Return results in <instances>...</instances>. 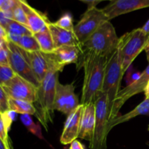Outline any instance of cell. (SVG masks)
<instances>
[{"mask_svg":"<svg viewBox=\"0 0 149 149\" xmlns=\"http://www.w3.org/2000/svg\"><path fill=\"white\" fill-rule=\"evenodd\" d=\"M12 20H13L12 11H4V10L0 11V26L6 29Z\"/></svg>","mask_w":149,"mask_h":149,"instance_id":"obj_31","label":"cell"},{"mask_svg":"<svg viewBox=\"0 0 149 149\" xmlns=\"http://www.w3.org/2000/svg\"><path fill=\"white\" fill-rule=\"evenodd\" d=\"M10 65H0V85L3 86L15 76Z\"/></svg>","mask_w":149,"mask_h":149,"instance_id":"obj_28","label":"cell"},{"mask_svg":"<svg viewBox=\"0 0 149 149\" xmlns=\"http://www.w3.org/2000/svg\"><path fill=\"white\" fill-rule=\"evenodd\" d=\"M79 105V98L75 93L74 83L63 84L58 81L55 91V110L68 116Z\"/></svg>","mask_w":149,"mask_h":149,"instance_id":"obj_11","label":"cell"},{"mask_svg":"<svg viewBox=\"0 0 149 149\" xmlns=\"http://www.w3.org/2000/svg\"><path fill=\"white\" fill-rule=\"evenodd\" d=\"M95 123V105L91 103L84 106L81 118L79 138L90 141L93 138Z\"/></svg>","mask_w":149,"mask_h":149,"instance_id":"obj_18","label":"cell"},{"mask_svg":"<svg viewBox=\"0 0 149 149\" xmlns=\"http://www.w3.org/2000/svg\"><path fill=\"white\" fill-rule=\"evenodd\" d=\"M55 23L59 27L65 29V30L70 31H74L73 17L70 13H64L56 22H55Z\"/></svg>","mask_w":149,"mask_h":149,"instance_id":"obj_27","label":"cell"},{"mask_svg":"<svg viewBox=\"0 0 149 149\" xmlns=\"http://www.w3.org/2000/svg\"><path fill=\"white\" fill-rule=\"evenodd\" d=\"M144 93H145L146 97V98H148L149 99V83L148 84V85H147V87H146L145 91H144Z\"/></svg>","mask_w":149,"mask_h":149,"instance_id":"obj_38","label":"cell"},{"mask_svg":"<svg viewBox=\"0 0 149 149\" xmlns=\"http://www.w3.org/2000/svg\"><path fill=\"white\" fill-rule=\"evenodd\" d=\"M15 45L27 52H35V51L41 50L40 47L33 34L25 35V36H21L20 40Z\"/></svg>","mask_w":149,"mask_h":149,"instance_id":"obj_23","label":"cell"},{"mask_svg":"<svg viewBox=\"0 0 149 149\" xmlns=\"http://www.w3.org/2000/svg\"><path fill=\"white\" fill-rule=\"evenodd\" d=\"M63 149H68V145H67V146H65L64 147V148H63Z\"/></svg>","mask_w":149,"mask_h":149,"instance_id":"obj_41","label":"cell"},{"mask_svg":"<svg viewBox=\"0 0 149 149\" xmlns=\"http://www.w3.org/2000/svg\"><path fill=\"white\" fill-rule=\"evenodd\" d=\"M149 83V65L141 73L139 79L130 85H127L125 88L120 90L113 103V107L109 114V121L119 115V110L125 102L131 97L145 91L146 87Z\"/></svg>","mask_w":149,"mask_h":149,"instance_id":"obj_9","label":"cell"},{"mask_svg":"<svg viewBox=\"0 0 149 149\" xmlns=\"http://www.w3.org/2000/svg\"><path fill=\"white\" fill-rule=\"evenodd\" d=\"M84 109V105L80 104L74 111L67 116L60 139L63 145H69L79 138Z\"/></svg>","mask_w":149,"mask_h":149,"instance_id":"obj_14","label":"cell"},{"mask_svg":"<svg viewBox=\"0 0 149 149\" xmlns=\"http://www.w3.org/2000/svg\"><path fill=\"white\" fill-rule=\"evenodd\" d=\"M27 54L32 70L39 83H41L46 74L51 70L60 72L52 59L51 53H46L39 50L27 52Z\"/></svg>","mask_w":149,"mask_h":149,"instance_id":"obj_13","label":"cell"},{"mask_svg":"<svg viewBox=\"0 0 149 149\" xmlns=\"http://www.w3.org/2000/svg\"><path fill=\"white\" fill-rule=\"evenodd\" d=\"M58 74L59 72L54 70H51L46 74L37 88L36 101L33 103L36 109L34 116L47 130L53 122Z\"/></svg>","mask_w":149,"mask_h":149,"instance_id":"obj_2","label":"cell"},{"mask_svg":"<svg viewBox=\"0 0 149 149\" xmlns=\"http://www.w3.org/2000/svg\"><path fill=\"white\" fill-rule=\"evenodd\" d=\"M127 75L126 79H127V85H130V84H132V83L135 82V81H137V80L139 79L140 76H141V73L135 71V70L132 68V65L128 68V69L127 70Z\"/></svg>","mask_w":149,"mask_h":149,"instance_id":"obj_32","label":"cell"},{"mask_svg":"<svg viewBox=\"0 0 149 149\" xmlns=\"http://www.w3.org/2000/svg\"><path fill=\"white\" fill-rule=\"evenodd\" d=\"M146 52L147 60H148V63H149V50H148V51H147V52Z\"/></svg>","mask_w":149,"mask_h":149,"instance_id":"obj_40","label":"cell"},{"mask_svg":"<svg viewBox=\"0 0 149 149\" xmlns=\"http://www.w3.org/2000/svg\"><path fill=\"white\" fill-rule=\"evenodd\" d=\"M9 110L20 114L34 115L36 113L33 103L13 98H9Z\"/></svg>","mask_w":149,"mask_h":149,"instance_id":"obj_22","label":"cell"},{"mask_svg":"<svg viewBox=\"0 0 149 149\" xmlns=\"http://www.w3.org/2000/svg\"><path fill=\"white\" fill-rule=\"evenodd\" d=\"M149 7V0H109L103 10L109 20L122 15Z\"/></svg>","mask_w":149,"mask_h":149,"instance_id":"obj_12","label":"cell"},{"mask_svg":"<svg viewBox=\"0 0 149 149\" xmlns=\"http://www.w3.org/2000/svg\"><path fill=\"white\" fill-rule=\"evenodd\" d=\"M6 31H7L8 34H13L18 36L33 34V33L31 31L29 28L26 27L24 25L21 24V23L15 21V20H12L10 22V24L6 28Z\"/></svg>","mask_w":149,"mask_h":149,"instance_id":"obj_25","label":"cell"},{"mask_svg":"<svg viewBox=\"0 0 149 149\" xmlns=\"http://www.w3.org/2000/svg\"><path fill=\"white\" fill-rule=\"evenodd\" d=\"M141 29H142L144 33L149 36V20L144 24V26L141 28Z\"/></svg>","mask_w":149,"mask_h":149,"instance_id":"obj_36","label":"cell"},{"mask_svg":"<svg viewBox=\"0 0 149 149\" xmlns=\"http://www.w3.org/2000/svg\"><path fill=\"white\" fill-rule=\"evenodd\" d=\"M7 46L8 48L10 66L13 71L16 75L20 76L38 88L40 83L32 70L27 52L10 41L7 42Z\"/></svg>","mask_w":149,"mask_h":149,"instance_id":"obj_7","label":"cell"},{"mask_svg":"<svg viewBox=\"0 0 149 149\" xmlns=\"http://www.w3.org/2000/svg\"><path fill=\"white\" fill-rule=\"evenodd\" d=\"M0 41L5 42L8 41V35L6 29L1 26H0Z\"/></svg>","mask_w":149,"mask_h":149,"instance_id":"obj_34","label":"cell"},{"mask_svg":"<svg viewBox=\"0 0 149 149\" xmlns=\"http://www.w3.org/2000/svg\"><path fill=\"white\" fill-rule=\"evenodd\" d=\"M2 87L9 98L25 100L32 103L36 101L37 88L20 76L15 75Z\"/></svg>","mask_w":149,"mask_h":149,"instance_id":"obj_10","label":"cell"},{"mask_svg":"<svg viewBox=\"0 0 149 149\" xmlns=\"http://www.w3.org/2000/svg\"><path fill=\"white\" fill-rule=\"evenodd\" d=\"M20 121L26 127V129L32 133L36 135L39 139L44 140V137L42 133V129L39 123H34L30 114H21L20 115Z\"/></svg>","mask_w":149,"mask_h":149,"instance_id":"obj_24","label":"cell"},{"mask_svg":"<svg viewBox=\"0 0 149 149\" xmlns=\"http://www.w3.org/2000/svg\"><path fill=\"white\" fill-rule=\"evenodd\" d=\"M109 18L103 9L97 7H88L79 21L74 26V33L79 43L83 44Z\"/></svg>","mask_w":149,"mask_h":149,"instance_id":"obj_8","label":"cell"},{"mask_svg":"<svg viewBox=\"0 0 149 149\" xmlns=\"http://www.w3.org/2000/svg\"><path fill=\"white\" fill-rule=\"evenodd\" d=\"M33 34L40 47L41 51L46 53H50L55 50V47L48 26L45 27L40 31Z\"/></svg>","mask_w":149,"mask_h":149,"instance_id":"obj_21","label":"cell"},{"mask_svg":"<svg viewBox=\"0 0 149 149\" xmlns=\"http://www.w3.org/2000/svg\"><path fill=\"white\" fill-rule=\"evenodd\" d=\"M0 149H11V148H8V147L5 145V143L3 142L2 140L0 138Z\"/></svg>","mask_w":149,"mask_h":149,"instance_id":"obj_37","label":"cell"},{"mask_svg":"<svg viewBox=\"0 0 149 149\" xmlns=\"http://www.w3.org/2000/svg\"><path fill=\"white\" fill-rule=\"evenodd\" d=\"M69 149H85V147L80 141L75 140L70 144Z\"/></svg>","mask_w":149,"mask_h":149,"instance_id":"obj_33","label":"cell"},{"mask_svg":"<svg viewBox=\"0 0 149 149\" xmlns=\"http://www.w3.org/2000/svg\"><path fill=\"white\" fill-rule=\"evenodd\" d=\"M47 26L52 34L55 48L65 45L81 47V44L77 39L74 31H70L62 29L52 22H49Z\"/></svg>","mask_w":149,"mask_h":149,"instance_id":"obj_17","label":"cell"},{"mask_svg":"<svg viewBox=\"0 0 149 149\" xmlns=\"http://www.w3.org/2000/svg\"><path fill=\"white\" fill-rule=\"evenodd\" d=\"M108 57L83 52L81 66L84 67V76L80 104L86 106L95 103L103 94L102 89Z\"/></svg>","mask_w":149,"mask_h":149,"instance_id":"obj_1","label":"cell"},{"mask_svg":"<svg viewBox=\"0 0 149 149\" xmlns=\"http://www.w3.org/2000/svg\"><path fill=\"white\" fill-rule=\"evenodd\" d=\"M12 13H13V20H15V21L19 23H21V24L24 25L26 27L29 28L26 15L25 13V11L23 9V7H22V6L19 3L18 0H17V5L13 8V10H12Z\"/></svg>","mask_w":149,"mask_h":149,"instance_id":"obj_26","label":"cell"},{"mask_svg":"<svg viewBox=\"0 0 149 149\" xmlns=\"http://www.w3.org/2000/svg\"><path fill=\"white\" fill-rule=\"evenodd\" d=\"M9 111V97L2 86L0 85V113Z\"/></svg>","mask_w":149,"mask_h":149,"instance_id":"obj_29","label":"cell"},{"mask_svg":"<svg viewBox=\"0 0 149 149\" xmlns=\"http://www.w3.org/2000/svg\"><path fill=\"white\" fill-rule=\"evenodd\" d=\"M2 43H3V42H1V41H0V45H1Z\"/></svg>","mask_w":149,"mask_h":149,"instance_id":"obj_42","label":"cell"},{"mask_svg":"<svg viewBox=\"0 0 149 149\" xmlns=\"http://www.w3.org/2000/svg\"><path fill=\"white\" fill-rule=\"evenodd\" d=\"M50 53L57 68L61 72L65 65L78 62L83 51L81 47L65 45L55 48V50Z\"/></svg>","mask_w":149,"mask_h":149,"instance_id":"obj_15","label":"cell"},{"mask_svg":"<svg viewBox=\"0 0 149 149\" xmlns=\"http://www.w3.org/2000/svg\"><path fill=\"white\" fill-rule=\"evenodd\" d=\"M145 52H147V51L149 50V36H148V40H147V42H146V47H145Z\"/></svg>","mask_w":149,"mask_h":149,"instance_id":"obj_39","label":"cell"},{"mask_svg":"<svg viewBox=\"0 0 149 149\" xmlns=\"http://www.w3.org/2000/svg\"><path fill=\"white\" fill-rule=\"evenodd\" d=\"M0 65H10L9 52L7 46V42H3L0 45Z\"/></svg>","mask_w":149,"mask_h":149,"instance_id":"obj_30","label":"cell"},{"mask_svg":"<svg viewBox=\"0 0 149 149\" xmlns=\"http://www.w3.org/2000/svg\"><path fill=\"white\" fill-rule=\"evenodd\" d=\"M148 39V35L144 33L141 28L134 29L119 38L117 49L124 74L137 56L145 49Z\"/></svg>","mask_w":149,"mask_h":149,"instance_id":"obj_4","label":"cell"},{"mask_svg":"<svg viewBox=\"0 0 149 149\" xmlns=\"http://www.w3.org/2000/svg\"><path fill=\"white\" fill-rule=\"evenodd\" d=\"M119 38L110 20L103 23L86 42L81 45L83 52L109 56L117 47Z\"/></svg>","mask_w":149,"mask_h":149,"instance_id":"obj_3","label":"cell"},{"mask_svg":"<svg viewBox=\"0 0 149 149\" xmlns=\"http://www.w3.org/2000/svg\"><path fill=\"white\" fill-rule=\"evenodd\" d=\"M79 1L88 4V7H96V5H97V4H99V3L101 2V1H109V0H79Z\"/></svg>","mask_w":149,"mask_h":149,"instance_id":"obj_35","label":"cell"},{"mask_svg":"<svg viewBox=\"0 0 149 149\" xmlns=\"http://www.w3.org/2000/svg\"><path fill=\"white\" fill-rule=\"evenodd\" d=\"M122 65L119 58L117 47L108 57L107 63L105 71L102 93L107 95L109 103V114L113 107V103L120 91L122 78L124 75Z\"/></svg>","mask_w":149,"mask_h":149,"instance_id":"obj_5","label":"cell"},{"mask_svg":"<svg viewBox=\"0 0 149 149\" xmlns=\"http://www.w3.org/2000/svg\"><path fill=\"white\" fill-rule=\"evenodd\" d=\"M95 105V123L90 149H107V136L109 133V109L107 95L100 96Z\"/></svg>","mask_w":149,"mask_h":149,"instance_id":"obj_6","label":"cell"},{"mask_svg":"<svg viewBox=\"0 0 149 149\" xmlns=\"http://www.w3.org/2000/svg\"><path fill=\"white\" fill-rule=\"evenodd\" d=\"M16 113H17L10 110L4 113H0V138L8 148H10L8 132L13 121L15 119Z\"/></svg>","mask_w":149,"mask_h":149,"instance_id":"obj_20","label":"cell"},{"mask_svg":"<svg viewBox=\"0 0 149 149\" xmlns=\"http://www.w3.org/2000/svg\"><path fill=\"white\" fill-rule=\"evenodd\" d=\"M18 1L24 10L29 28L32 33H37L47 26L50 21H49L46 15L32 7L28 4L26 0H18Z\"/></svg>","mask_w":149,"mask_h":149,"instance_id":"obj_16","label":"cell"},{"mask_svg":"<svg viewBox=\"0 0 149 149\" xmlns=\"http://www.w3.org/2000/svg\"><path fill=\"white\" fill-rule=\"evenodd\" d=\"M140 115H147L149 116V99L146 97L145 100L140 103L138 106H137L133 110L125 114L120 115L116 116L115 118L112 119L109 122V131L110 132L113 127H114L116 125L119 124L124 123L125 122L130 120L136 116Z\"/></svg>","mask_w":149,"mask_h":149,"instance_id":"obj_19","label":"cell"},{"mask_svg":"<svg viewBox=\"0 0 149 149\" xmlns=\"http://www.w3.org/2000/svg\"><path fill=\"white\" fill-rule=\"evenodd\" d=\"M148 130H149V127H148Z\"/></svg>","mask_w":149,"mask_h":149,"instance_id":"obj_43","label":"cell"}]
</instances>
